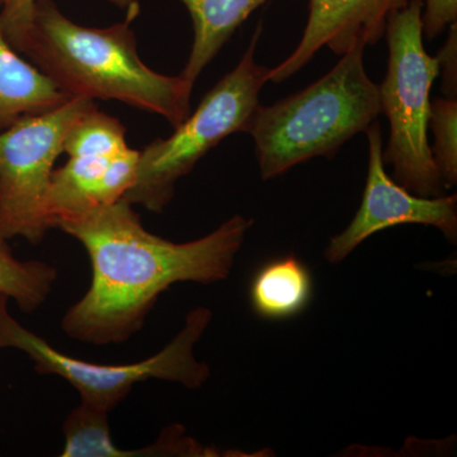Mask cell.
Masks as SVG:
<instances>
[{
  "label": "cell",
  "mask_w": 457,
  "mask_h": 457,
  "mask_svg": "<svg viewBox=\"0 0 457 457\" xmlns=\"http://www.w3.org/2000/svg\"><path fill=\"white\" fill-rule=\"evenodd\" d=\"M253 222L236 215L200 239L174 243L147 231L125 200L57 222L92 264L88 291L65 312L62 332L86 345L128 342L170 286L227 279Z\"/></svg>",
  "instance_id": "6da1fadb"
},
{
  "label": "cell",
  "mask_w": 457,
  "mask_h": 457,
  "mask_svg": "<svg viewBox=\"0 0 457 457\" xmlns=\"http://www.w3.org/2000/svg\"><path fill=\"white\" fill-rule=\"evenodd\" d=\"M130 22L89 29L66 17L54 0H37L20 54L68 97L112 99L177 128L191 113L194 86L180 75L152 71L140 59Z\"/></svg>",
  "instance_id": "7a4b0ae2"
},
{
  "label": "cell",
  "mask_w": 457,
  "mask_h": 457,
  "mask_svg": "<svg viewBox=\"0 0 457 457\" xmlns=\"http://www.w3.org/2000/svg\"><path fill=\"white\" fill-rule=\"evenodd\" d=\"M365 45L343 54L335 68L302 92L255 108L253 137L262 179H272L317 156L332 158L381 113L378 84L363 62Z\"/></svg>",
  "instance_id": "3957f363"
},
{
  "label": "cell",
  "mask_w": 457,
  "mask_h": 457,
  "mask_svg": "<svg viewBox=\"0 0 457 457\" xmlns=\"http://www.w3.org/2000/svg\"><path fill=\"white\" fill-rule=\"evenodd\" d=\"M423 0H408L389 14L385 27L389 59L378 87L381 113L390 126L384 163L396 182L420 197L442 196L444 185L428 141L431 89L440 74L437 57L423 45Z\"/></svg>",
  "instance_id": "277c9868"
},
{
  "label": "cell",
  "mask_w": 457,
  "mask_h": 457,
  "mask_svg": "<svg viewBox=\"0 0 457 457\" xmlns=\"http://www.w3.org/2000/svg\"><path fill=\"white\" fill-rule=\"evenodd\" d=\"M262 26L236 68L206 93L194 113L167 139H156L140 152L137 179L122 198L152 212H162L176 194L177 182L187 176L210 150L236 132H246L260 104L270 71L255 62Z\"/></svg>",
  "instance_id": "5b68a950"
},
{
  "label": "cell",
  "mask_w": 457,
  "mask_h": 457,
  "mask_svg": "<svg viewBox=\"0 0 457 457\" xmlns=\"http://www.w3.org/2000/svg\"><path fill=\"white\" fill-rule=\"evenodd\" d=\"M7 297L0 302V339L3 348H16L31 359L41 375L64 378L77 389L80 403L110 414L137 384L168 381L187 389L203 387L210 378V366L195 357L196 343L212 320V312L196 308L188 312L179 335L158 353L129 365H101L78 360L57 351L46 339L18 323L8 312Z\"/></svg>",
  "instance_id": "8992f818"
},
{
  "label": "cell",
  "mask_w": 457,
  "mask_h": 457,
  "mask_svg": "<svg viewBox=\"0 0 457 457\" xmlns=\"http://www.w3.org/2000/svg\"><path fill=\"white\" fill-rule=\"evenodd\" d=\"M93 99L71 97L46 112L25 116L0 131V231L38 245L51 230L46 210L54 165L66 135L96 108Z\"/></svg>",
  "instance_id": "52a82bcc"
},
{
  "label": "cell",
  "mask_w": 457,
  "mask_h": 457,
  "mask_svg": "<svg viewBox=\"0 0 457 457\" xmlns=\"http://www.w3.org/2000/svg\"><path fill=\"white\" fill-rule=\"evenodd\" d=\"M369 170L359 212L342 233L329 240L324 257L329 263L345 261L378 231L403 224L438 228L450 243L457 239V196L420 197L390 179L385 170L380 125L370 123Z\"/></svg>",
  "instance_id": "ba28073f"
},
{
  "label": "cell",
  "mask_w": 457,
  "mask_h": 457,
  "mask_svg": "<svg viewBox=\"0 0 457 457\" xmlns=\"http://www.w3.org/2000/svg\"><path fill=\"white\" fill-rule=\"evenodd\" d=\"M408 0H311L309 18L296 49L270 71V82L281 83L328 47L337 54L356 45H375L385 35L389 14Z\"/></svg>",
  "instance_id": "9c48e42d"
},
{
  "label": "cell",
  "mask_w": 457,
  "mask_h": 457,
  "mask_svg": "<svg viewBox=\"0 0 457 457\" xmlns=\"http://www.w3.org/2000/svg\"><path fill=\"white\" fill-rule=\"evenodd\" d=\"M139 156L130 146L112 154L69 155L68 163L51 177L46 198L51 228L121 201L137 179Z\"/></svg>",
  "instance_id": "30bf717a"
},
{
  "label": "cell",
  "mask_w": 457,
  "mask_h": 457,
  "mask_svg": "<svg viewBox=\"0 0 457 457\" xmlns=\"http://www.w3.org/2000/svg\"><path fill=\"white\" fill-rule=\"evenodd\" d=\"M119 7L128 9V18L135 20L139 13V0H110ZM194 22V45L180 77L195 86L222 46L242 26L255 9L269 0H180Z\"/></svg>",
  "instance_id": "8fae6325"
},
{
  "label": "cell",
  "mask_w": 457,
  "mask_h": 457,
  "mask_svg": "<svg viewBox=\"0 0 457 457\" xmlns=\"http://www.w3.org/2000/svg\"><path fill=\"white\" fill-rule=\"evenodd\" d=\"M69 98L9 44L0 23V131L22 117L53 110Z\"/></svg>",
  "instance_id": "7c38bea8"
},
{
  "label": "cell",
  "mask_w": 457,
  "mask_h": 457,
  "mask_svg": "<svg viewBox=\"0 0 457 457\" xmlns=\"http://www.w3.org/2000/svg\"><path fill=\"white\" fill-rule=\"evenodd\" d=\"M312 296L311 270L294 255L267 262L254 273L249 288L252 309L267 320L296 317L308 308Z\"/></svg>",
  "instance_id": "4fadbf2b"
},
{
  "label": "cell",
  "mask_w": 457,
  "mask_h": 457,
  "mask_svg": "<svg viewBox=\"0 0 457 457\" xmlns=\"http://www.w3.org/2000/svg\"><path fill=\"white\" fill-rule=\"evenodd\" d=\"M57 279L55 267L42 261H21L0 231V295L13 300L25 312L46 303Z\"/></svg>",
  "instance_id": "5bb4252c"
},
{
  "label": "cell",
  "mask_w": 457,
  "mask_h": 457,
  "mask_svg": "<svg viewBox=\"0 0 457 457\" xmlns=\"http://www.w3.org/2000/svg\"><path fill=\"white\" fill-rule=\"evenodd\" d=\"M62 457H114L119 447L111 438L108 413L80 403L66 417Z\"/></svg>",
  "instance_id": "9a60e30c"
},
{
  "label": "cell",
  "mask_w": 457,
  "mask_h": 457,
  "mask_svg": "<svg viewBox=\"0 0 457 457\" xmlns=\"http://www.w3.org/2000/svg\"><path fill=\"white\" fill-rule=\"evenodd\" d=\"M428 128L435 144L432 155L445 188L457 182V101L456 98H436L431 102Z\"/></svg>",
  "instance_id": "2e32d148"
},
{
  "label": "cell",
  "mask_w": 457,
  "mask_h": 457,
  "mask_svg": "<svg viewBox=\"0 0 457 457\" xmlns=\"http://www.w3.org/2000/svg\"><path fill=\"white\" fill-rule=\"evenodd\" d=\"M37 0H0V23L9 44L20 53L32 25Z\"/></svg>",
  "instance_id": "e0dca14e"
},
{
  "label": "cell",
  "mask_w": 457,
  "mask_h": 457,
  "mask_svg": "<svg viewBox=\"0 0 457 457\" xmlns=\"http://www.w3.org/2000/svg\"><path fill=\"white\" fill-rule=\"evenodd\" d=\"M422 14L423 35L428 40L438 37L447 26L457 22V0H425Z\"/></svg>",
  "instance_id": "ac0fdd59"
},
{
  "label": "cell",
  "mask_w": 457,
  "mask_h": 457,
  "mask_svg": "<svg viewBox=\"0 0 457 457\" xmlns=\"http://www.w3.org/2000/svg\"><path fill=\"white\" fill-rule=\"evenodd\" d=\"M457 26L456 23L450 26V35L446 44L442 47L438 54L437 60L440 65V73L442 74V88L446 97L456 98L457 75H456V57H457Z\"/></svg>",
  "instance_id": "d6986e66"
},
{
  "label": "cell",
  "mask_w": 457,
  "mask_h": 457,
  "mask_svg": "<svg viewBox=\"0 0 457 457\" xmlns=\"http://www.w3.org/2000/svg\"><path fill=\"white\" fill-rule=\"evenodd\" d=\"M3 297H5V296H2V295H0V302H2ZM2 350H3L2 339H0V351H2Z\"/></svg>",
  "instance_id": "ffe728a7"
}]
</instances>
